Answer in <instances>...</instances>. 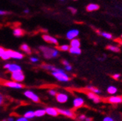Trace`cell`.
<instances>
[{
    "mask_svg": "<svg viewBox=\"0 0 122 121\" xmlns=\"http://www.w3.org/2000/svg\"><path fill=\"white\" fill-rule=\"evenodd\" d=\"M41 51L43 53V55L46 59H51L53 57H56L58 55V51L53 49V48L46 47V46H40V47Z\"/></svg>",
    "mask_w": 122,
    "mask_h": 121,
    "instance_id": "obj_1",
    "label": "cell"
},
{
    "mask_svg": "<svg viewBox=\"0 0 122 121\" xmlns=\"http://www.w3.org/2000/svg\"><path fill=\"white\" fill-rule=\"evenodd\" d=\"M52 75L55 77L57 80L61 82H68L69 80V76L65 73L63 70L58 69L56 71H53Z\"/></svg>",
    "mask_w": 122,
    "mask_h": 121,
    "instance_id": "obj_2",
    "label": "cell"
},
{
    "mask_svg": "<svg viewBox=\"0 0 122 121\" xmlns=\"http://www.w3.org/2000/svg\"><path fill=\"white\" fill-rule=\"evenodd\" d=\"M0 84L3 85V86H5L10 87V88H22L24 87L22 84H20L16 82H12V81L0 80Z\"/></svg>",
    "mask_w": 122,
    "mask_h": 121,
    "instance_id": "obj_3",
    "label": "cell"
},
{
    "mask_svg": "<svg viewBox=\"0 0 122 121\" xmlns=\"http://www.w3.org/2000/svg\"><path fill=\"white\" fill-rule=\"evenodd\" d=\"M11 78L16 82H22L25 79V76H24V74H22V72L21 71H15L12 73Z\"/></svg>",
    "mask_w": 122,
    "mask_h": 121,
    "instance_id": "obj_4",
    "label": "cell"
},
{
    "mask_svg": "<svg viewBox=\"0 0 122 121\" xmlns=\"http://www.w3.org/2000/svg\"><path fill=\"white\" fill-rule=\"evenodd\" d=\"M25 95L28 97L29 99H30L32 101L35 102H40V98L39 97L35 94L34 93H33L32 92H30V91H26L25 92Z\"/></svg>",
    "mask_w": 122,
    "mask_h": 121,
    "instance_id": "obj_5",
    "label": "cell"
},
{
    "mask_svg": "<svg viewBox=\"0 0 122 121\" xmlns=\"http://www.w3.org/2000/svg\"><path fill=\"white\" fill-rule=\"evenodd\" d=\"M79 34V31L77 29H72V30H70L66 34V37L68 39H75L76 37H77Z\"/></svg>",
    "mask_w": 122,
    "mask_h": 121,
    "instance_id": "obj_6",
    "label": "cell"
},
{
    "mask_svg": "<svg viewBox=\"0 0 122 121\" xmlns=\"http://www.w3.org/2000/svg\"><path fill=\"white\" fill-rule=\"evenodd\" d=\"M9 56L10 58H14V59H22L23 58V54H22L21 53L16 52V51H14L11 50H7Z\"/></svg>",
    "mask_w": 122,
    "mask_h": 121,
    "instance_id": "obj_7",
    "label": "cell"
},
{
    "mask_svg": "<svg viewBox=\"0 0 122 121\" xmlns=\"http://www.w3.org/2000/svg\"><path fill=\"white\" fill-rule=\"evenodd\" d=\"M42 39H43L46 42H49V43H52V44H57L58 43V41L57 39H55L54 37H51V36L49 35H42Z\"/></svg>",
    "mask_w": 122,
    "mask_h": 121,
    "instance_id": "obj_8",
    "label": "cell"
},
{
    "mask_svg": "<svg viewBox=\"0 0 122 121\" xmlns=\"http://www.w3.org/2000/svg\"><path fill=\"white\" fill-rule=\"evenodd\" d=\"M56 99L59 102H60V103H64V102H67L69 97H68V96H67L66 94L60 93V94H57Z\"/></svg>",
    "mask_w": 122,
    "mask_h": 121,
    "instance_id": "obj_9",
    "label": "cell"
},
{
    "mask_svg": "<svg viewBox=\"0 0 122 121\" xmlns=\"http://www.w3.org/2000/svg\"><path fill=\"white\" fill-rule=\"evenodd\" d=\"M57 110L59 114H61L63 115H65L70 118H75V114L70 110H63V109H57Z\"/></svg>",
    "mask_w": 122,
    "mask_h": 121,
    "instance_id": "obj_10",
    "label": "cell"
},
{
    "mask_svg": "<svg viewBox=\"0 0 122 121\" xmlns=\"http://www.w3.org/2000/svg\"><path fill=\"white\" fill-rule=\"evenodd\" d=\"M108 102H110V103L113 104H118L121 103L122 102V97H110L108 98Z\"/></svg>",
    "mask_w": 122,
    "mask_h": 121,
    "instance_id": "obj_11",
    "label": "cell"
},
{
    "mask_svg": "<svg viewBox=\"0 0 122 121\" xmlns=\"http://www.w3.org/2000/svg\"><path fill=\"white\" fill-rule=\"evenodd\" d=\"M46 114H49L51 116H54V117H56L59 114L58 110L57 108H51V107L46 108Z\"/></svg>",
    "mask_w": 122,
    "mask_h": 121,
    "instance_id": "obj_12",
    "label": "cell"
},
{
    "mask_svg": "<svg viewBox=\"0 0 122 121\" xmlns=\"http://www.w3.org/2000/svg\"><path fill=\"white\" fill-rule=\"evenodd\" d=\"M87 96L89 97V98L91 99V100H92L95 102H96V103H97V102H100L101 101V99L99 98V97L98 96H97L95 93L94 92H88L87 93Z\"/></svg>",
    "mask_w": 122,
    "mask_h": 121,
    "instance_id": "obj_13",
    "label": "cell"
},
{
    "mask_svg": "<svg viewBox=\"0 0 122 121\" xmlns=\"http://www.w3.org/2000/svg\"><path fill=\"white\" fill-rule=\"evenodd\" d=\"M83 103H84V100L81 97H77L73 100V105H74V107L76 108L82 106Z\"/></svg>",
    "mask_w": 122,
    "mask_h": 121,
    "instance_id": "obj_14",
    "label": "cell"
},
{
    "mask_svg": "<svg viewBox=\"0 0 122 121\" xmlns=\"http://www.w3.org/2000/svg\"><path fill=\"white\" fill-rule=\"evenodd\" d=\"M8 69V71L10 72H15L18 71H21V67L20 65H16V64H10Z\"/></svg>",
    "mask_w": 122,
    "mask_h": 121,
    "instance_id": "obj_15",
    "label": "cell"
},
{
    "mask_svg": "<svg viewBox=\"0 0 122 121\" xmlns=\"http://www.w3.org/2000/svg\"><path fill=\"white\" fill-rule=\"evenodd\" d=\"M99 9V5H96V4H89L86 6V10L89 12H92V11H95Z\"/></svg>",
    "mask_w": 122,
    "mask_h": 121,
    "instance_id": "obj_16",
    "label": "cell"
},
{
    "mask_svg": "<svg viewBox=\"0 0 122 121\" xmlns=\"http://www.w3.org/2000/svg\"><path fill=\"white\" fill-rule=\"evenodd\" d=\"M70 45L71 47H76V48H80L81 46V42L79 39H73L71 40V42H70Z\"/></svg>",
    "mask_w": 122,
    "mask_h": 121,
    "instance_id": "obj_17",
    "label": "cell"
},
{
    "mask_svg": "<svg viewBox=\"0 0 122 121\" xmlns=\"http://www.w3.org/2000/svg\"><path fill=\"white\" fill-rule=\"evenodd\" d=\"M69 52L73 54H81V50L80 48H76V47H71L69 48Z\"/></svg>",
    "mask_w": 122,
    "mask_h": 121,
    "instance_id": "obj_18",
    "label": "cell"
},
{
    "mask_svg": "<svg viewBox=\"0 0 122 121\" xmlns=\"http://www.w3.org/2000/svg\"><path fill=\"white\" fill-rule=\"evenodd\" d=\"M42 68H44V69H46V70H50L51 71H56L58 70V68L54 67V66H52L51 65H47V64H42Z\"/></svg>",
    "mask_w": 122,
    "mask_h": 121,
    "instance_id": "obj_19",
    "label": "cell"
},
{
    "mask_svg": "<svg viewBox=\"0 0 122 121\" xmlns=\"http://www.w3.org/2000/svg\"><path fill=\"white\" fill-rule=\"evenodd\" d=\"M20 49L22 51H23L24 52H25L26 53H28V54H30L31 53V51H30V47L26 45V44H23L20 46Z\"/></svg>",
    "mask_w": 122,
    "mask_h": 121,
    "instance_id": "obj_20",
    "label": "cell"
},
{
    "mask_svg": "<svg viewBox=\"0 0 122 121\" xmlns=\"http://www.w3.org/2000/svg\"><path fill=\"white\" fill-rule=\"evenodd\" d=\"M25 34V31L21 28H15L14 31V35L16 37H21V36Z\"/></svg>",
    "mask_w": 122,
    "mask_h": 121,
    "instance_id": "obj_21",
    "label": "cell"
},
{
    "mask_svg": "<svg viewBox=\"0 0 122 121\" xmlns=\"http://www.w3.org/2000/svg\"><path fill=\"white\" fill-rule=\"evenodd\" d=\"M86 88H87L88 90H89L90 92H94V93H95V94H100V93H101V91H100L98 88H95V87H93V86H88L86 87Z\"/></svg>",
    "mask_w": 122,
    "mask_h": 121,
    "instance_id": "obj_22",
    "label": "cell"
},
{
    "mask_svg": "<svg viewBox=\"0 0 122 121\" xmlns=\"http://www.w3.org/2000/svg\"><path fill=\"white\" fill-rule=\"evenodd\" d=\"M107 92L109 94H114L117 92V88H115V86H109L108 88H107Z\"/></svg>",
    "mask_w": 122,
    "mask_h": 121,
    "instance_id": "obj_23",
    "label": "cell"
},
{
    "mask_svg": "<svg viewBox=\"0 0 122 121\" xmlns=\"http://www.w3.org/2000/svg\"><path fill=\"white\" fill-rule=\"evenodd\" d=\"M35 113V116L36 117H42V116H44L45 114H46V110H37L34 111Z\"/></svg>",
    "mask_w": 122,
    "mask_h": 121,
    "instance_id": "obj_24",
    "label": "cell"
},
{
    "mask_svg": "<svg viewBox=\"0 0 122 121\" xmlns=\"http://www.w3.org/2000/svg\"><path fill=\"white\" fill-rule=\"evenodd\" d=\"M108 50H110L113 52H119L120 51V48L116 46H113V45H108L107 47Z\"/></svg>",
    "mask_w": 122,
    "mask_h": 121,
    "instance_id": "obj_25",
    "label": "cell"
},
{
    "mask_svg": "<svg viewBox=\"0 0 122 121\" xmlns=\"http://www.w3.org/2000/svg\"><path fill=\"white\" fill-rule=\"evenodd\" d=\"M98 34L100 35H101L102 37H105L107 39H112V36L111 34H109V33H107V32H98Z\"/></svg>",
    "mask_w": 122,
    "mask_h": 121,
    "instance_id": "obj_26",
    "label": "cell"
},
{
    "mask_svg": "<svg viewBox=\"0 0 122 121\" xmlns=\"http://www.w3.org/2000/svg\"><path fill=\"white\" fill-rule=\"evenodd\" d=\"M35 117V113L34 111H28L25 114V117L28 118V119H30V118H33Z\"/></svg>",
    "mask_w": 122,
    "mask_h": 121,
    "instance_id": "obj_27",
    "label": "cell"
},
{
    "mask_svg": "<svg viewBox=\"0 0 122 121\" xmlns=\"http://www.w3.org/2000/svg\"><path fill=\"white\" fill-rule=\"evenodd\" d=\"M58 48L61 51H69V46L67 45H60V47H58Z\"/></svg>",
    "mask_w": 122,
    "mask_h": 121,
    "instance_id": "obj_28",
    "label": "cell"
},
{
    "mask_svg": "<svg viewBox=\"0 0 122 121\" xmlns=\"http://www.w3.org/2000/svg\"><path fill=\"white\" fill-rule=\"evenodd\" d=\"M10 56H9V54H8V51H5V53L2 54V59H4V60H7V59H10Z\"/></svg>",
    "mask_w": 122,
    "mask_h": 121,
    "instance_id": "obj_29",
    "label": "cell"
},
{
    "mask_svg": "<svg viewBox=\"0 0 122 121\" xmlns=\"http://www.w3.org/2000/svg\"><path fill=\"white\" fill-rule=\"evenodd\" d=\"M69 10L71 12V13H72L73 14H75L77 13V10H76L75 8H73V7H69Z\"/></svg>",
    "mask_w": 122,
    "mask_h": 121,
    "instance_id": "obj_30",
    "label": "cell"
},
{
    "mask_svg": "<svg viewBox=\"0 0 122 121\" xmlns=\"http://www.w3.org/2000/svg\"><path fill=\"white\" fill-rule=\"evenodd\" d=\"M48 92H49V94H50L51 95H52V96H55V95H57V92H56L54 90H50Z\"/></svg>",
    "mask_w": 122,
    "mask_h": 121,
    "instance_id": "obj_31",
    "label": "cell"
},
{
    "mask_svg": "<svg viewBox=\"0 0 122 121\" xmlns=\"http://www.w3.org/2000/svg\"><path fill=\"white\" fill-rule=\"evenodd\" d=\"M5 50L4 49V48H2V47H0V57H2V54L5 53Z\"/></svg>",
    "mask_w": 122,
    "mask_h": 121,
    "instance_id": "obj_32",
    "label": "cell"
},
{
    "mask_svg": "<svg viewBox=\"0 0 122 121\" xmlns=\"http://www.w3.org/2000/svg\"><path fill=\"white\" fill-rule=\"evenodd\" d=\"M17 121H27L28 120V118H26V117H20V118H17V120H16Z\"/></svg>",
    "mask_w": 122,
    "mask_h": 121,
    "instance_id": "obj_33",
    "label": "cell"
},
{
    "mask_svg": "<svg viewBox=\"0 0 122 121\" xmlns=\"http://www.w3.org/2000/svg\"><path fill=\"white\" fill-rule=\"evenodd\" d=\"M103 121H112L113 119L112 117H104L103 120Z\"/></svg>",
    "mask_w": 122,
    "mask_h": 121,
    "instance_id": "obj_34",
    "label": "cell"
},
{
    "mask_svg": "<svg viewBox=\"0 0 122 121\" xmlns=\"http://www.w3.org/2000/svg\"><path fill=\"white\" fill-rule=\"evenodd\" d=\"M119 77H120V74H114L112 76V78H113V79H115V80H118Z\"/></svg>",
    "mask_w": 122,
    "mask_h": 121,
    "instance_id": "obj_35",
    "label": "cell"
},
{
    "mask_svg": "<svg viewBox=\"0 0 122 121\" xmlns=\"http://www.w3.org/2000/svg\"><path fill=\"white\" fill-rule=\"evenodd\" d=\"M4 102V97L0 94V105H2Z\"/></svg>",
    "mask_w": 122,
    "mask_h": 121,
    "instance_id": "obj_36",
    "label": "cell"
},
{
    "mask_svg": "<svg viewBox=\"0 0 122 121\" xmlns=\"http://www.w3.org/2000/svg\"><path fill=\"white\" fill-rule=\"evenodd\" d=\"M66 69L67 71H71V70L72 69V68H71V66L70 65H66Z\"/></svg>",
    "mask_w": 122,
    "mask_h": 121,
    "instance_id": "obj_37",
    "label": "cell"
},
{
    "mask_svg": "<svg viewBox=\"0 0 122 121\" xmlns=\"http://www.w3.org/2000/svg\"><path fill=\"white\" fill-rule=\"evenodd\" d=\"M63 64L64 65H69V63L68 62V61H66V60H63Z\"/></svg>",
    "mask_w": 122,
    "mask_h": 121,
    "instance_id": "obj_38",
    "label": "cell"
},
{
    "mask_svg": "<svg viewBox=\"0 0 122 121\" xmlns=\"http://www.w3.org/2000/svg\"><path fill=\"white\" fill-rule=\"evenodd\" d=\"M30 60H31L32 62L35 63V62H37V61H38V59H36V58H34V57H32V58H30Z\"/></svg>",
    "mask_w": 122,
    "mask_h": 121,
    "instance_id": "obj_39",
    "label": "cell"
},
{
    "mask_svg": "<svg viewBox=\"0 0 122 121\" xmlns=\"http://www.w3.org/2000/svg\"><path fill=\"white\" fill-rule=\"evenodd\" d=\"M79 118H80V120H85V119H86V116H85V115H81Z\"/></svg>",
    "mask_w": 122,
    "mask_h": 121,
    "instance_id": "obj_40",
    "label": "cell"
},
{
    "mask_svg": "<svg viewBox=\"0 0 122 121\" xmlns=\"http://www.w3.org/2000/svg\"><path fill=\"white\" fill-rule=\"evenodd\" d=\"M8 14L7 12L2 11V10H0V15H4V14Z\"/></svg>",
    "mask_w": 122,
    "mask_h": 121,
    "instance_id": "obj_41",
    "label": "cell"
},
{
    "mask_svg": "<svg viewBox=\"0 0 122 121\" xmlns=\"http://www.w3.org/2000/svg\"><path fill=\"white\" fill-rule=\"evenodd\" d=\"M85 120H88V121H89V120H92V119H91V118H86V117Z\"/></svg>",
    "mask_w": 122,
    "mask_h": 121,
    "instance_id": "obj_42",
    "label": "cell"
},
{
    "mask_svg": "<svg viewBox=\"0 0 122 121\" xmlns=\"http://www.w3.org/2000/svg\"><path fill=\"white\" fill-rule=\"evenodd\" d=\"M25 13H28V10H25Z\"/></svg>",
    "mask_w": 122,
    "mask_h": 121,
    "instance_id": "obj_43",
    "label": "cell"
},
{
    "mask_svg": "<svg viewBox=\"0 0 122 121\" xmlns=\"http://www.w3.org/2000/svg\"><path fill=\"white\" fill-rule=\"evenodd\" d=\"M61 1H64V0H61Z\"/></svg>",
    "mask_w": 122,
    "mask_h": 121,
    "instance_id": "obj_44",
    "label": "cell"
},
{
    "mask_svg": "<svg viewBox=\"0 0 122 121\" xmlns=\"http://www.w3.org/2000/svg\"><path fill=\"white\" fill-rule=\"evenodd\" d=\"M74 1H77V0H74Z\"/></svg>",
    "mask_w": 122,
    "mask_h": 121,
    "instance_id": "obj_45",
    "label": "cell"
},
{
    "mask_svg": "<svg viewBox=\"0 0 122 121\" xmlns=\"http://www.w3.org/2000/svg\"><path fill=\"white\" fill-rule=\"evenodd\" d=\"M121 39H122V35H121Z\"/></svg>",
    "mask_w": 122,
    "mask_h": 121,
    "instance_id": "obj_46",
    "label": "cell"
}]
</instances>
